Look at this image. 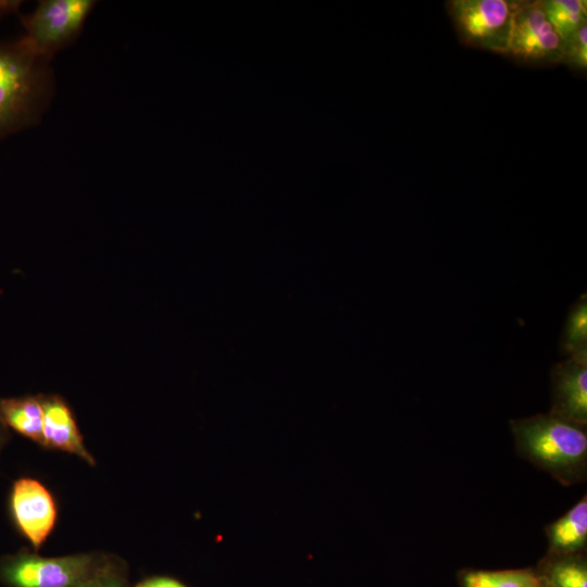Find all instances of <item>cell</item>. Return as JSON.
Returning <instances> with one entry per match:
<instances>
[{
	"label": "cell",
	"mask_w": 587,
	"mask_h": 587,
	"mask_svg": "<svg viewBox=\"0 0 587 587\" xmlns=\"http://www.w3.org/2000/svg\"><path fill=\"white\" fill-rule=\"evenodd\" d=\"M21 1L0 0V22L20 12ZM51 60L38 53L22 36L0 37V141L37 126L55 91Z\"/></svg>",
	"instance_id": "1"
},
{
	"label": "cell",
	"mask_w": 587,
	"mask_h": 587,
	"mask_svg": "<svg viewBox=\"0 0 587 587\" xmlns=\"http://www.w3.org/2000/svg\"><path fill=\"white\" fill-rule=\"evenodd\" d=\"M510 426L520 457L549 473L564 486L585 480L586 427L550 413L511 420Z\"/></svg>",
	"instance_id": "2"
},
{
	"label": "cell",
	"mask_w": 587,
	"mask_h": 587,
	"mask_svg": "<svg viewBox=\"0 0 587 587\" xmlns=\"http://www.w3.org/2000/svg\"><path fill=\"white\" fill-rule=\"evenodd\" d=\"M102 559L92 553L43 558L20 551L2 558L0 579L9 587H85L107 565Z\"/></svg>",
	"instance_id": "3"
},
{
	"label": "cell",
	"mask_w": 587,
	"mask_h": 587,
	"mask_svg": "<svg viewBox=\"0 0 587 587\" xmlns=\"http://www.w3.org/2000/svg\"><path fill=\"white\" fill-rule=\"evenodd\" d=\"M96 5L95 0H41L32 12L17 13L23 37L38 53L52 60L77 40Z\"/></svg>",
	"instance_id": "4"
},
{
	"label": "cell",
	"mask_w": 587,
	"mask_h": 587,
	"mask_svg": "<svg viewBox=\"0 0 587 587\" xmlns=\"http://www.w3.org/2000/svg\"><path fill=\"white\" fill-rule=\"evenodd\" d=\"M520 3L512 0H450L447 10L464 45L507 54Z\"/></svg>",
	"instance_id": "5"
},
{
	"label": "cell",
	"mask_w": 587,
	"mask_h": 587,
	"mask_svg": "<svg viewBox=\"0 0 587 587\" xmlns=\"http://www.w3.org/2000/svg\"><path fill=\"white\" fill-rule=\"evenodd\" d=\"M9 509L15 528L38 550L53 530L58 517L51 492L35 478H17L11 487Z\"/></svg>",
	"instance_id": "6"
},
{
	"label": "cell",
	"mask_w": 587,
	"mask_h": 587,
	"mask_svg": "<svg viewBox=\"0 0 587 587\" xmlns=\"http://www.w3.org/2000/svg\"><path fill=\"white\" fill-rule=\"evenodd\" d=\"M507 54L523 62L562 61V41L547 21L540 1H521L513 18Z\"/></svg>",
	"instance_id": "7"
},
{
	"label": "cell",
	"mask_w": 587,
	"mask_h": 587,
	"mask_svg": "<svg viewBox=\"0 0 587 587\" xmlns=\"http://www.w3.org/2000/svg\"><path fill=\"white\" fill-rule=\"evenodd\" d=\"M549 412L578 426L587 425V353L572 355L551 370Z\"/></svg>",
	"instance_id": "8"
},
{
	"label": "cell",
	"mask_w": 587,
	"mask_h": 587,
	"mask_svg": "<svg viewBox=\"0 0 587 587\" xmlns=\"http://www.w3.org/2000/svg\"><path fill=\"white\" fill-rule=\"evenodd\" d=\"M39 397L43 412L42 446L75 454L95 465V458L85 447L84 438L65 400L58 395Z\"/></svg>",
	"instance_id": "9"
},
{
	"label": "cell",
	"mask_w": 587,
	"mask_h": 587,
	"mask_svg": "<svg viewBox=\"0 0 587 587\" xmlns=\"http://www.w3.org/2000/svg\"><path fill=\"white\" fill-rule=\"evenodd\" d=\"M549 554L582 553L587 546V497L545 528Z\"/></svg>",
	"instance_id": "10"
},
{
	"label": "cell",
	"mask_w": 587,
	"mask_h": 587,
	"mask_svg": "<svg viewBox=\"0 0 587 587\" xmlns=\"http://www.w3.org/2000/svg\"><path fill=\"white\" fill-rule=\"evenodd\" d=\"M0 420L9 429L42 446L43 412L39 395L0 398Z\"/></svg>",
	"instance_id": "11"
},
{
	"label": "cell",
	"mask_w": 587,
	"mask_h": 587,
	"mask_svg": "<svg viewBox=\"0 0 587 587\" xmlns=\"http://www.w3.org/2000/svg\"><path fill=\"white\" fill-rule=\"evenodd\" d=\"M462 587H546L544 576L532 569L466 570L460 573Z\"/></svg>",
	"instance_id": "12"
},
{
	"label": "cell",
	"mask_w": 587,
	"mask_h": 587,
	"mask_svg": "<svg viewBox=\"0 0 587 587\" xmlns=\"http://www.w3.org/2000/svg\"><path fill=\"white\" fill-rule=\"evenodd\" d=\"M540 2L547 21L564 47L579 27L586 23V1L545 0Z\"/></svg>",
	"instance_id": "13"
},
{
	"label": "cell",
	"mask_w": 587,
	"mask_h": 587,
	"mask_svg": "<svg viewBox=\"0 0 587 587\" xmlns=\"http://www.w3.org/2000/svg\"><path fill=\"white\" fill-rule=\"evenodd\" d=\"M540 573L550 587H587V565L582 553L548 554Z\"/></svg>",
	"instance_id": "14"
},
{
	"label": "cell",
	"mask_w": 587,
	"mask_h": 587,
	"mask_svg": "<svg viewBox=\"0 0 587 587\" xmlns=\"http://www.w3.org/2000/svg\"><path fill=\"white\" fill-rule=\"evenodd\" d=\"M561 347L570 357L587 353V302L582 297L569 312Z\"/></svg>",
	"instance_id": "15"
},
{
	"label": "cell",
	"mask_w": 587,
	"mask_h": 587,
	"mask_svg": "<svg viewBox=\"0 0 587 587\" xmlns=\"http://www.w3.org/2000/svg\"><path fill=\"white\" fill-rule=\"evenodd\" d=\"M569 65L586 70L587 67V26L579 27L576 34L563 47V59Z\"/></svg>",
	"instance_id": "16"
},
{
	"label": "cell",
	"mask_w": 587,
	"mask_h": 587,
	"mask_svg": "<svg viewBox=\"0 0 587 587\" xmlns=\"http://www.w3.org/2000/svg\"><path fill=\"white\" fill-rule=\"evenodd\" d=\"M135 587H185L182 583L168 577H152L142 580Z\"/></svg>",
	"instance_id": "17"
},
{
	"label": "cell",
	"mask_w": 587,
	"mask_h": 587,
	"mask_svg": "<svg viewBox=\"0 0 587 587\" xmlns=\"http://www.w3.org/2000/svg\"><path fill=\"white\" fill-rule=\"evenodd\" d=\"M9 439V428L0 420V454Z\"/></svg>",
	"instance_id": "18"
},
{
	"label": "cell",
	"mask_w": 587,
	"mask_h": 587,
	"mask_svg": "<svg viewBox=\"0 0 587 587\" xmlns=\"http://www.w3.org/2000/svg\"><path fill=\"white\" fill-rule=\"evenodd\" d=\"M546 584H547V583H546ZM546 587H550V586H549V585L547 584V586H546Z\"/></svg>",
	"instance_id": "19"
}]
</instances>
